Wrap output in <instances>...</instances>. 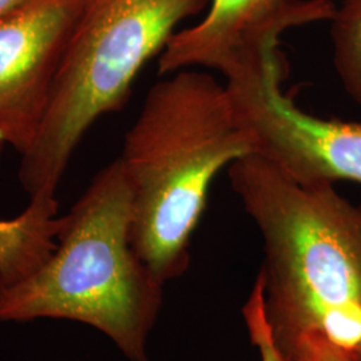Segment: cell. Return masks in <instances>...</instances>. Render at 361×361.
<instances>
[{
  "label": "cell",
  "mask_w": 361,
  "mask_h": 361,
  "mask_svg": "<svg viewBox=\"0 0 361 361\" xmlns=\"http://www.w3.org/2000/svg\"><path fill=\"white\" fill-rule=\"evenodd\" d=\"M264 243L258 271L271 340L284 361L310 344L361 361V207L331 182L301 183L261 155L228 168Z\"/></svg>",
  "instance_id": "cell-1"
},
{
  "label": "cell",
  "mask_w": 361,
  "mask_h": 361,
  "mask_svg": "<svg viewBox=\"0 0 361 361\" xmlns=\"http://www.w3.org/2000/svg\"><path fill=\"white\" fill-rule=\"evenodd\" d=\"M225 83L180 70L149 90L118 157L133 192L131 245L164 285L185 274L212 182L255 154Z\"/></svg>",
  "instance_id": "cell-2"
},
{
  "label": "cell",
  "mask_w": 361,
  "mask_h": 361,
  "mask_svg": "<svg viewBox=\"0 0 361 361\" xmlns=\"http://www.w3.org/2000/svg\"><path fill=\"white\" fill-rule=\"evenodd\" d=\"M131 222L133 192L116 158L63 216L49 259L25 280L0 285V323L85 324L128 360L150 361L165 285L137 256Z\"/></svg>",
  "instance_id": "cell-3"
},
{
  "label": "cell",
  "mask_w": 361,
  "mask_h": 361,
  "mask_svg": "<svg viewBox=\"0 0 361 361\" xmlns=\"http://www.w3.org/2000/svg\"><path fill=\"white\" fill-rule=\"evenodd\" d=\"M210 0H85L70 37L43 123L22 154L19 180L28 195L56 194L85 134L126 104L143 66L176 28Z\"/></svg>",
  "instance_id": "cell-4"
},
{
  "label": "cell",
  "mask_w": 361,
  "mask_h": 361,
  "mask_svg": "<svg viewBox=\"0 0 361 361\" xmlns=\"http://www.w3.org/2000/svg\"><path fill=\"white\" fill-rule=\"evenodd\" d=\"M280 38L268 34L247 43L219 70L256 153L301 183L361 185V122L312 116L285 95Z\"/></svg>",
  "instance_id": "cell-5"
},
{
  "label": "cell",
  "mask_w": 361,
  "mask_h": 361,
  "mask_svg": "<svg viewBox=\"0 0 361 361\" xmlns=\"http://www.w3.org/2000/svg\"><path fill=\"white\" fill-rule=\"evenodd\" d=\"M85 0H26L0 15V140L25 154L38 137Z\"/></svg>",
  "instance_id": "cell-6"
},
{
  "label": "cell",
  "mask_w": 361,
  "mask_h": 361,
  "mask_svg": "<svg viewBox=\"0 0 361 361\" xmlns=\"http://www.w3.org/2000/svg\"><path fill=\"white\" fill-rule=\"evenodd\" d=\"M334 0H210L205 18L176 31L159 54L158 73L188 68L219 71L234 52L274 28L331 22Z\"/></svg>",
  "instance_id": "cell-7"
},
{
  "label": "cell",
  "mask_w": 361,
  "mask_h": 361,
  "mask_svg": "<svg viewBox=\"0 0 361 361\" xmlns=\"http://www.w3.org/2000/svg\"><path fill=\"white\" fill-rule=\"evenodd\" d=\"M62 225L55 194L31 195L18 217L0 219V285L16 284L38 271L51 256Z\"/></svg>",
  "instance_id": "cell-8"
},
{
  "label": "cell",
  "mask_w": 361,
  "mask_h": 361,
  "mask_svg": "<svg viewBox=\"0 0 361 361\" xmlns=\"http://www.w3.org/2000/svg\"><path fill=\"white\" fill-rule=\"evenodd\" d=\"M332 59L343 87L361 107V0H344L331 19Z\"/></svg>",
  "instance_id": "cell-9"
},
{
  "label": "cell",
  "mask_w": 361,
  "mask_h": 361,
  "mask_svg": "<svg viewBox=\"0 0 361 361\" xmlns=\"http://www.w3.org/2000/svg\"><path fill=\"white\" fill-rule=\"evenodd\" d=\"M243 317L250 341L257 349L259 361H284L271 340L269 325L264 312V284L258 274L243 308Z\"/></svg>",
  "instance_id": "cell-10"
},
{
  "label": "cell",
  "mask_w": 361,
  "mask_h": 361,
  "mask_svg": "<svg viewBox=\"0 0 361 361\" xmlns=\"http://www.w3.org/2000/svg\"><path fill=\"white\" fill-rule=\"evenodd\" d=\"M295 361H350L335 349L324 344H310L301 350Z\"/></svg>",
  "instance_id": "cell-11"
},
{
  "label": "cell",
  "mask_w": 361,
  "mask_h": 361,
  "mask_svg": "<svg viewBox=\"0 0 361 361\" xmlns=\"http://www.w3.org/2000/svg\"><path fill=\"white\" fill-rule=\"evenodd\" d=\"M23 1H26V0H0V15L13 10L16 6L22 4Z\"/></svg>",
  "instance_id": "cell-12"
},
{
  "label": "cell",
  "mask_w": 361,
  "mask_h": 361,
  "mask_svg": "<svg viewBox=\"0 0 361 361\" xmlns=\"http://www.w3.org/2000/svg\"><path fill=\"white\" fill-rule=\"evenodd\" d=\"M4 145H6V143L3 142V141H1V140H0V154H1V150H3V147H4Z\"/></svg>",
  "instance_id": "cell-13"
},
{
  "label": "cell",
  "mask_w": 361,
  "mask_h": 361,
  "mask_svg": "<svg viewBox=\"0 0 361 361\" xmlns=\"http://www.w3.org/2000/svg\"><path fill=\"white\" fill-rule=\"evenodd\" d=\"M360 207H361V204H360Z\"/></svg>",
  "instance_id": "cell-14"
}]
</instances>
